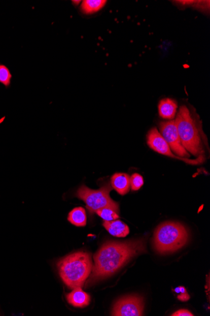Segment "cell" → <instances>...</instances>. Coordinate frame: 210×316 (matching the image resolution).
<instances>
[{
	"mask_svg": "<svg viewBox=\"0 0 210 316\" xmlns=\"http://www.w3.org/2000/svg\"><path fill=\"white\" fill-rule=\"evenodd\" d=\"M57 266L64 283L75 289L84 286L90 275L93 263L90 253L79 251L62 258Z\"/></svg>",
	"mask_w": 210,
	"mask_h": 316,
	"instance_id": "cell-2",
	"label": "cell"
},
{
	"mask_svg": "<svg viewBox=\"0 0 210 316\" xmlns=\"http://www.w3.org/2000/svg\"><path fill=\"white\" fill-rule=\"evenodd\" d=\"M146 239H139L105 242L94 256V265L85 287L114 275L136 256L146 252Z\"/></svg>",
	"mask_w": 210,
	"mask_h": 316,
	"instance_id": "cell-1",
	"label": "cell"
},
{
	"mask_svg": "<svg viewBox=\"0 0 210 316\" xmlns=\"http://www.w3.org/2000/svg\"><path fill=\"white\" fill-rule=\"evenodd\" d=\"M97 215L105 221H112L120 218L119 213L111 208H103L96 211Z\"/></svg>",
	"mask_w": 210,
	"mask_h": 316,
	"instance_id": "cell-15",
	"label": "cell"
},
{
	"mask_svg": "<svg viewBox=\"0 0 210 316\" xmlns=\"http://www.w3.org/2000/svg\"><path fill=\"white\" fill-rule=\"evenodd\" d=\"M12 79L11 73L4 65H0V83L8 87L10 84Z\"/></svg>",
	"mask_w": 210,
	"mask_h": 316,
	"instance_id": "cell-16",
	"label": "cell"
},
{
	"mask_svg": "<svg viewBox=\"0 0 210 316\" xmlns=\"http://www.w3.org/2000/svg\"><path fill=\"white\" fill-rule=\"evenodd\" d=\"M112 189L110 183L104 184L97 190L90 189L85 185H82L76 192V197L85 202L86 208L91 215L103 208H111L119 213V203L114 202L110 196Z\"/></svg>",
	"mask_w": 210,
	"mask_h": 316,
	"instance_id": "cell-5",
	"label": "cell"
},
{
	"mask_svg": "<svg viewBox=\"0 0 210 316\" xmlns=\"http://www.w3.org/2000/svg\"><path fill=\"white\" fill-rule=\"evenodd\" d=\"M66 299L69 304L76 307H85L91 302L90 295L84 292L80 287L75 289L71 293L67 294Z\"/></svg>",
	"mask_w": 210,
	"mask_h": 316,
	"instance_id": "cell-9",
	"label": "cell"
},
{
	"mask_svg": "<svg viewBox=\"0 0 210 316\" xmlns=\"http://www.w3.org/2000/svg\"><path fill=\"white\" fill-rule=\"evenodd\" d=\"M72 2L73 3V4L78 5L80 4L81 1H72Z\"/></svg>",
	"mask_w": 210,
	"mask_h": 316,
	"instance_id": "cell-22",
	"label": "cell"
},
{
	"mask_svg": "<svg viewBox=\"0 0 210 316\" xmlns=\"http://www.w3.org/2000/svg\"><path fill=\"white\" fill-rule=\"evenodd\" d=\"M178 104L173 99H162L159 104V113L162 118L173 120L177 114Z\"/></svg>",
	"mask_w": 210,
	"mask_h": 316,
	"instance_id": "cell-11",
	"label": "cell"
},
{
	"mask_svg": "<svg viewBox=\"0 0 210 316\" xmlns=\"http://www.w3.org/2000/svg\"><path fill=\"white\" fill-rule=\"evenodd\" d=\"M180 293L181 294L186 293V292H187V291H186V289L184 287H180Z\"/></svg>",
	"mask_w": 210,
	"mask_h": 316,
	"instance_id": "cell-20",
	"label": "cell"
},
{
	"mask_svg": "<svg viewBox=\"0 0 210 316\" xmlns=\"http://www.w3.org/2000/svg\"><path fill=\"white\" fill-rule=\"evenodd\" d=\"M174 291L176 292H177V293H178V294H180V287H177V288H176L175 290H174Z\"/></svg>",
	"mask_w": 210,
	"mask_h": 316,
	"instance_id": "cell-21",
	"label": "cell"
},
{
	"mask_svg": "<svg viewBox=\"0 0 210 316\" xmlns=\"http://www.w3.org/2000/svg\"><path fill=\"white\" fill-rule=\"evenodd\" d=\"M172 316H193L192 313L186 309H180L178 311L175 312L174 314H172Z\"/></svg>",
	"mask_w": 210,
	"mask_h": 316,
	"instance_id": "cell-18",
	"label": "cell"
},
{
	"mask_svg": "<svg viewBox=\"0 0 210 316\" xmlns=\"http://www.w3.org/2000/svg\"><path fill=\"white\" fill-rule=\"evenodd\" d=\"M181 143L186 150L196 156H203L202 137L196 120L187 107L181 106L174 120Z\"/></svg>",
	"mask_w": 210,
	"mask_h": 316,
	"instance_id": "cell-4",
	"label": "cell"
},
{
	"mask_svg": "<svg viewBox=\"0 0 210 316\" xmlns=\"http://www.w3.org/2000/svg\"><path fill=\"white\" fill-rule=\"evenodd\" d=\"M68 220L70 223L77 227H84L86 225L87 216L86 211L82 207H78L73 209L68 215Z\"/></svg>",
	"mask_w": 210,
	"mask_h": 316,
	"instance_id": "cell-14",
	"label": "cell"
},
{
	"mask_svg": "<svg viewBox=\"0 0 210 316\" xmlns=\"http://www.w3.org/2000/svg\"><path fill=\"white\" fill-rule=\"evenodd\" d=\"M103 226L113 236L125 237L129 234V228L125 224L118 220L103 222Z\"/></svg>",
	"mask_w": 210,
	"mask_h": 316,
	"instance_id": "cell-12",
	"label": "cell"
},
{
	"mask_svg": "<svg viewBox=\"0 0 210 316\" xmlns=\"http://www.w3.org/2000/svg\"><path fill=\"white\" fill-rule=\"evenodd\" d=\"M106 4L104 0H85L81 4V10L86 15L95 14L103 9Z\"/></svg>",
	"mask_w": 210,
	"mask_h": 316,
	"instance_id": "cell-13",
	"label": "cell"
},
{
	"mask_svg": "<svg viewBox=\"0 0 210 316\" xmlns=\"http://www.w3.org/2000/svg\"><path fill=\"white\" fill-rule=\"evenodd\" d=\"M144 184V179L143 176L140 174H133L130 177V186L132 191H138L141 189Z\"/></svg>",
	"mask_w": 210,
	"mask_h": 316,
	"instance_id": "cell-17",
	"label": "cell"
},
{
	"mask_svg": "<svg viewBox=\"0 0 210 316\" xmlns=\"http://www.w3.org/2000/svg\"><path fill=\"white\" fill-rule=\"evenodd\" d=\"M189 232L183 224L165 222L159 225L154 232L153 244L160 254H169L181 249L187 244Z\"/></svg>",
	"mask_w": 210,
	"mask_h": 316,
	"instance_id": "cell-3",
	"label": "cell"
},
{
	"mask_svg": "<svg viewBox=\"0 0 210 316\" xmlns=\"http://www.w3.org/2000/svg\"><path fill=\"white\" fill-rule=\"evenodd\" d=\"M144 307L143 297L133 295L121 298L115 303L112 309V315H143Z\"/></svg>",
	"mask_w": 210,
	"mask_h": 316,
	"instance_id": "cell-7",
	"label": "cell"
},
{
	"mask_svg": "<svg viewBox=\"0 0 210 316\" xmlns=\"http://www.w3.org/2000/svg\"><path fill=\"white\" fill-rule=\"evenodd\" d=\"M159 129L165 142L177 156L180 157H190V154L181 143L174 120L161 122L159 124Z\"/></svg>",
	"mask_w": 210,
	"mask_h": 316,
	"instance_id": "cell-8",
	"label": "cell"
},
{
	"mask_svg": "<svg viewBox=\"0 0 210 316\" xmlns=\"http://www.w3.org/2000/svg\"><path fill=\"white\" fill-rule=\"evenodd\" d=\"M113 189L121 195L127 194L130 189V177L125 173H116L111 177Z\"/></svg>",
	"mask_w": 210,
	"mask_h": 316,
	"instance_id": "cell-10",
	"label": "cell"
},
{
	"mask_svg": "<svg viewBox=\"0 0 210 316\" xmlns=\"http://www.w3.org/2000/svg\"><path fill=\"white\" fill-rule=\"evenodd\" d=\"M147 139H148L149 147L156 152L162 154V155L179 159V160L185 162L186 164H191V165H197V164L203 163L204 161V156H199L198 159H195V160H191V159H183L174 155L171 152L169 145L165 142L163 137L156 128H154L149 131L148 135H147Z\"/></svg>",
	"mask_w": 210,
	"mask_h": 316,
	"instance_id": "cell-6",
	"label": "cell"
},
{
	"mask_svg": "<svg viewBox=\"0 0 210 316\" xmlns=\"http://www.w3.org/2000/svg\"><path fill=\"white\" fill-rule=\"evenodd\" d=\"M178 299L182 302L188 301V300L190 299V296H189L187 292H186V293L181 294V295H180V296H178Z\"/></svg>",
	"mask_w": 210,
	"mask_h": 316,
	"instance_id": "cell-19",
	"label": "cell"
}]
</instances>
